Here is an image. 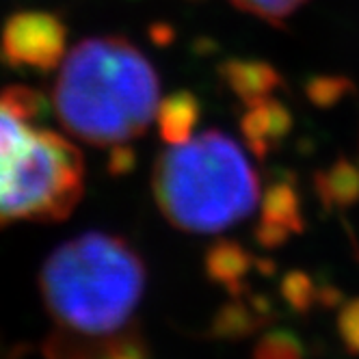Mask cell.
<instances>
[{"label":"cell","mask_w":359,"mask_h":359,"mask_svg":"<svg viewBox=\"0 0 359 359\" xmlns=\"http://www.w3.org/2000/svg\"><path fill=\"white\" fill-rule=\"evenodd\" d=\"M232 3L247 13L279 24L284 18L294 13L301 5H305L307 0H232Z\"/></svg>","instance_id":"ac0fdd59"},{"label":"cell","mask_w":359,"mask_h":359,"mask_svg":"<svg viewBox=\"0 0 359 359\" xmlns=\"http://www.w3.org/2000/svg\"><path fill=\"white\" fill-rule=\"evenodd\" d=\"M241 128H243L247 147L258 158H264L266 154L290 133L292 115L284 104H279L277 100L266 97V100L255 102V104H247Z\"/></svg>","instance_id":"ba28073f"},{"label":"cell","mask_w":359,"mask_h":359,"mask_svg":"<svg viewBox=\"0 0 359 359\" xmlns=\"http://www.w3.org/2000/svg\"><path fill=\"white\" fill-rule=\"evenodd\" d=\"M158 76L123 37H93L61 63L53 102L63 128L91 145L143 135L158 111Z\"/></svg>","instance_id":"6da1fadb"},{"label":"cell","mask_w":359,"mask_h":359,"mask_svg":"<svg viewBox=\"0 0 359 359\" xmlns=\"http://www.w3.org/2000/svg\"><path fill=\"white\" fill-rule=\"evenodd\" d=\"M271 314L266 301L251 299L243 301L241 294L234 297L232 303H227L223 310L215 316L212 333L219 338H241L249 336L258 327L266 323V316Z\"/></svg>","instance_id":"4fadbf2b"},{"label":"cell","mask_w":359,"mask_h":359,"mask_svg":"<svg viewBox=\"0 0 359 359\" xmlns=\"http://www.w3.org/2000/svg\"><path fill=\"white\" fill-rule=\"evenodd\" d=\"M253 264L251 253L234 241H219L206 253V273L210 281L223 286L232 297L245 292V279Z\"/></svg>","instance_id":"30bf717a"},{"label":"cell","mask_w":359,"mask_h":359,"mask_svg":"<svg viewBox=\"0 0 359 359\" xmlns=\"http://www.w3.org/2000/svg\"><path fill=\"white\" fill-rule=\"evenodd\" d=\"M303 342L288 329L264 333L253 351V359H303Z\"/></svg>","instance_id":"9a60e30c"},{"label":"cell","mask_w":359,"mask_h":359,"mask_svg":"<svg viewBox=\"0 0 359 359\" xmlns=\"http://www.w3.org/2000/svg\"><path fill=\"white\" fill-rule=\"evenodd\" d=\"M314 189L327 210L348 208L359 201V167L346 158H340L329 169L316 173Z\"/></svg>","instance_id":"7c38bea8"},{"label":"cell","mask_w":359,"mask_h":359,"mask_svg":"<svg viewBox=\"0 0 359 359\" xmlns=\"http://www.w3.org/2000/svg\"><path fill=\"white\" fill-rule=\"evenodd\" d=\"M281 297L294 312H310L312 305L318 303V286L314 279L303 271H290L281 279Z\"/></svg>","instance_id":"2e32d148"},{"label":"cell","mask_w":359,"mask_h":359,"mask_svg":"<svg viewBox=\"0 0 359 359\" xmlns=\"http://www.w3.org/2000/svg\"><path fill=\"white\" fill-rule=\"evenodd\" d=\"M221 76L227 87L245 102V107L271 97V93L281 85L279 72L264 61L229 59L221 65Z\"/></svg>","instance_id":"9c48e42d"},{"label":"cell","mask_w":359,"mask_h":359,"mask_svg":"<svg viewBox=\"0 0 359 359\" xmlns=\"http://www.w3.org/2000/svg\"><path fill=\"white\" fill-rule=\"evenodd\" d=\"M85 191L83 154L65 137L39 128L13 187L0 199V225L15 221H61Z\"/></svg>","instance_id":"277c9868"},{"label":"cell","mask_w":359,"mask_h":359,"mask_svg":"<svg viewBox=\"0 0 359 359\" xmlns=\"http://www.w3.org/2000/svg\"><path fill=\"white\" fill-rule=\"evenodd\" d=\"M31 121L0 95V199L13 187L35 143L39 128Z\"/></svg>","instance_id":"52a82bcc"},{"label":"cell","mask_w":359,"mask_h":359,"mask_svg":"<svg viewBox=\"0 0 359 359\" xmlns=\"http://www.w3.org/2000/svg\"><path fill=\"white\" fill-rule=\"evenodd\" d=\"M133 167H135V151L128 145H123V143L115 145L113 151H111L109 171L113 175H128L133 171Z\"/></svg>","instance_id":"ffe728a7"},{"label":"cell","mask_w":359,"mask_h":359,"mask_svg":"<svg viewBox=\"0 0 359 359\" xmlns=\"http://www.w3.org/2000/svg\"><path fill=\"white\" fill-rule=\"evenodd\" d=\"M145 264L123 238L87 232L50 253L39 273L43 303L63 329L109 338L141 303Z\"/></svg>","instance_id":"7a4b0ae2"},{"label":"cell","mask_w":359,"mask_h":359,"mask_svg":"<svg viewBox=\"0 0 359 359\" xmlns=\"http://www.w3.org/2000/svg\"><path fill=\"white\" fill-rule=\"evenodd\" d=\"M46 355L48 359H145L141 344L133 338H111L97 353H87V348L65 338H53Z\"/></svg>","instance_id":"5bb4252c"},{"label":"cell","mask_w":359,"mask_h":359,"mask_svg":"<svg viewBox=\"0 0 359 359\" xmlns=\"http://www.w3.org/2000/svg\"><path fill=\"white\" fill-rule=\"evenodd\" d=\"M338 331L346 351L359 355V299H351L342 305L338 316Z\"/></svg>","instance_id":"d6986e66"},{"label":"cell","mask_w":359,"mask_h":359,"mask_svg":"<svg viewBox=\"0 0 359 359\" xmlns=\"http://www.w3.org/2000/svg\"><path fill=\"white\" fill-rule=\"evenodd\" d=\"M301 197L294 177H275L262 195V217L255 229V241L266 249L281 247L292 234L303 232Z\"/></svg>","instance_id":"8992f818"},{"label":"cell","mask_w":359,"mask_h":359,"mask_svg":"<svg viewBox=\"0 0 359 359\" xmlns=\"http://www.w3.org/2000/svg\"><path fill=\"white\" fill-rule=\"evenodd\" d=\"M154 197L165 219L184 232L212 234L251 215L260 180L241 145L219 130L175 143L154 167Z\"/></svg>","instance_id":"3957f363"},{"label":"cell","mask_w":359,"mask_h":359,"mask_svg":"<svg viewBox=\"0 0 359 359\" xmlns=\"http://www.w3.org/2000/svg\"><path fill=\"white\" fill-rule=\"evenodd\" d=\"M156 119L165 143H184L199 121V102L191 91H175L158 104Z\"/></svg>","instance_id":"8fae6325"},{"label":"cell","mask_w":359,"mask_h":359,"mask_svg":"<svg viewBox=\"0 0 359 359\" xmlns=\"http://www.w3.org/2000/svg\"><path fill=\"white\" fill-rule=\"evenodd\" d=\"M351 91H353V83L346 76H316V79H310L305 85L307 97L318 109L336 107Z\"/></svg>","instance_id":"e0dca14e"},{"label":"cell","mask_w":359,"mask_h":359,"mask_svg":"<svg viewBox=\"0 0 359 359\" xmlns=\"http://www.w3.org/2000/svg\"><path fill=\"white\" fill-rule=\"evenodd\" d=\"M67 31L63 22L46 11L11 15L0 35V55L13 67L55 69L65 53Z\"/></svg>","instance_id":"5b68a950"}]
</instances>
